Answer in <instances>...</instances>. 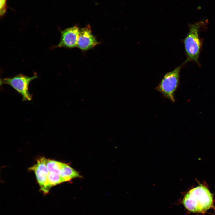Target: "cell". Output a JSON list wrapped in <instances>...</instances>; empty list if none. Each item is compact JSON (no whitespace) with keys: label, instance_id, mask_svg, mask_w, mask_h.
<instances>
[{"label":"cell","instance_id":"1","mask_svg":"<svg viewBox=\"0 0 215 215\" xmlns=\"http://www.w3.org/2000/svg\"><path fill=\"white\" fill-rule=\"evenodd\" d=\"M183 203L189 211L203 213L212 205V195L206 187L201 185L188 192L184 197Z\"/></svg>","mask_w":215,"mask_h":215},{"label":"cell","instance_id":"2","mask_svg":"<svg viewBox=\"0 0 215 215\" xmlns=\"http://www.w3.org/2000/svg\"><path fill=\"white\" fill-rule=\"evenodd\" d=\"M203 24V22H199L189 26L188 33L183 41L187 57L185 61L186 63L192 61L199 65V58L202 42L199 37V33Z\"/></svg>","mask_w":215,"mask_h":215},{"label":"cell","instance_id":"3","mask_svg":"<svg viewBox=\"0 0 215 215\" xmlns=\"http://www.w3.org/2000/svg\"><path fill=\"white\" fill-rule=\"evenodd\" d=\"M184 62L181 65L167 73L156 88V89L165 98L173 102L175 101L174 93L179 84L180 72Z\"/></svg>","mask_w":215,"mask_h":215},{"label":"cell","instance_id":"4","mask_svg":"<svg viewBox=\"0 0 215 215\" xmlns=\"http://www.w3.org/2000/svg\"><path fill=\"white\" fill-rule=\"evenodd\" d=\"M37 78L36 74L29 76L19 74L11 77L1 79L0 85H9L22 96L23 101H30L32 99V95L29 91V85L32 80Z\"/></svg>","mask_w":215,"mask_h":215},{"label":"cell","instance_id":"5","mask_svg":"<svg viewBox=\"0 0 215 215\" xmlns=\"http://www.w3.org/2000/svg\"><path fill=\"white\" fill-rule=\"evenodd\" d=\"M63 164L55 160L46 159L48 173L47 188L48 192L52 187L63 182L61 176Z\"/></svg>","mask_w":215,"mask_h":215},{"label":"cell","instance_id":"6","mask_svg":"<svg viewBox=\"0 0 215 215\" xmlns=\"http://www.w3.org/2000/svg\"><path fill=\"white\" fill-rule=\"evenodd\" d=\"M46 159L44 157H41L37 160L36 164L29 168V170L34 172L40 190L44 194L48 192L47 188L48 173Z\"/></svg>","mask_w":215,"mask_h":215},{"label":"cell","instance_id":"7","mask_svg":"<svg viewBox=\"0 0 215 215\" xmlns=\"http://www.w3.org/2000/svg\"><path fill=\"white\" fill-rule=\"evenodd\" d=\"M80 28L76 26L61 31V37L57 47L72 48L77 46Z\"/></svg>","mask_w":215,"mask_h":215},{"label":"cell","instance_id":"8","mask_svg":"<svg viewBox=\"0 0 215 215\" xmlns=\"http://www.w3.org/2000/svg\"><path fill=\"white\" fill-rule=\"evenodd\" d=\"M100 43L92 33L90 26H86L80 29L79 36L77 47L82 51L91 49Z\"/></svg>","mask_w":215,"mask_h":215},{"label":"cell","instance_id":"9","mask_svg":"<svg viewBox=\"0 0 215 215\" xmlns=\"http://www.w3.org/2000/svg\"><path fill=\"white\" fill-rule=\"evenodd\" d=\"M7 0H0V16L3 17L5 14L7 9Z\"/></svg>","mask_w":215,"mask_h":215}]
</instances>
